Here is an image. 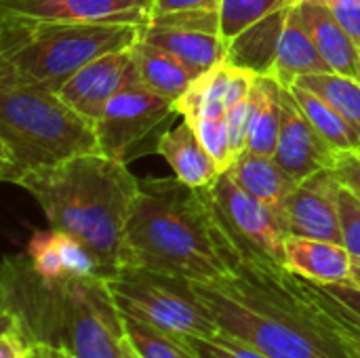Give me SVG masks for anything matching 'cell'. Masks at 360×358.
I'll list each match as a JSON object with an SVG mask.
<instances>
[{
    "label": "cell",
    "instance_id": "6da1fadb",
    "mask_svg": "<svg viewBox=\"0 0 360 358\" xmlns=\"http://www.w3.org/2000/svg\"><path fill=\"white\" fill-rule=\"evenodd\" d=\"M194 287L228 340L270 358H348L314 285L283 266L243 260L228 276Z\"/></svg>",
    "mask_w": 360,
    "mask_h": 358
},
{
    "label": "cell",
    "instance_id": "7a4b0ae2",
    "mask_svg": "<svg viewBox=\"0 0 360 358\" xmlns=\"http://www.w3.org/2000/svg\"><path fill=\"white\" fill-rule=\"evenodd\" d=\"M240 255L224 234L205 188H192L177 177L139 181L133 200L120 268H143L192 283L228 276Z\"/></svg>",
    "mask_w": 360,
    "mask_h": 358
},
{
    "label": "cell",
    "instance_id": "3957f363",
    "mask_svg": "<svg viewBox=\"0 0 360 358\" xmlns=\"http://www.w3.org/2000/svg\"><path fill=\"white\" fill-rule=\"evenodd\" d=\"M0 314L11 317L30 344H53L76 358H124V317L101 276L46 281L25 253L6 255Z\"/></svg>",
    "mask_w": 360,
    "mask_h": 358
},
{
    "label": "cell",
    "instance_id": "277c9868",
    "mask_svg": "<svg viewBox=\"0 0 360 358\" xmlns=\"http://www.w3.org/2000/svg\"><path fill=\"white\" fill-rule=\"evenodd\" d=\"M139 181L127 162L95 152L36 171L19 188L40 205L49 228L82 243L101 276L110 279L120 270L124 228Z\"/></svg>",
    "mask_w": 360,
    "mask_h": 358
},
{
    "label": "cell",
    "instance_id": "5b68a950",
    "mask_svg": "<svg viewBox=\"0 0 360 358\" xmlns=\"http://www.w3.org/2000/svg\"><path fill=\"white\" fill-rule=\"evenodd\" d=\"M141 23H84L0 11V82L59 93L93 59L131 49Z\"/></svg>",
    "mask_w": 360,
    "mask_h": 358
},
{
    "label": "cell",
    "instance_id": "8992f818",
    "mask_svg": "<svg viewBox=\"0 0 360 358\" xmlns=\"http://www.w3.org/2000/svg\"><path fill=\"white\" fill-rule=\"evenodd\" d=\"M99 152L95 120L59 93L0 82V179L19 186L36 171Z\"/></svg>",
    "mask_w": 360,
    "mask_h": 358
},
{
    "label": "cell",
    "instance_id": "52a82bcc",
    "mask_svg": "<svg viewBox=\"0 0 360 358\" xmlns=\"http://www.w3.org/2000/svg\"><path fill=\"white\" fill-rule=\"evenodd\" d=\"M108 287L122 317L179 338H217L219 325L192 281L143 268H120Z\"/></svg>",
    "mask_w": 360,
    "mask_h": 358
},
{
    "label": "cell",
    "instance_id": "ba28073f",
    "mask_svg": "<svg viewBox=\"0 0 360 358\" xmlns=\"http://www.w3.org/2000/svg\"><path fill=\"white\" fill-rule=\"evenodd\" d=\"M205 190L240 262L255 260L285 268V241L289 234L276 211L247 194L228 171Z\"/></svg>",
    "mask_w": 360,
    "mask_h": 358
},
{
    "label": "cell",
    "instance_id": "9c48e42d",
    "mask_svg": "<svg viewBox=\"0 0 360 358\" xmlns=\"http://www.w3.org/2000/svg\"><path fill=\"white\" fill-rule=\"evenodd\" d=\"M171 114H175V101L154 93L135 76L110 99L95 120L99 152L129 162L133 150Z\"/></svg>",
    "mask_w": 360,
    "mask_h": 358
},
{
    "label": "cell",
    "instance_id": "30bf717a",
    "mask_svg": "<svg viewBox=\"0 0 360 358\" xmlns=\"http://www.w3.org/2000/svg\"><path fill=\"white\" fill-rule=\"evenodd\" d=\"M141 40L171 53L196 76L228 61L219 11H175L152 15Z\"/></svg>",
    "mask_w": 360,
    "mask_h": 358
},
{
    "label": "cell",
    "instance_id": "8fae6325",
    "mask_svg": "<svg viewBox=\"0 0 360 358\" xmlns=\"http://www.w3.org/2000/svg\"><path fill=\"white\" fill-rule=\"evenodd\" d=\"M340 188L342 181L333 169L319 171L316 175L295 184L283 209L287 234L344 245L338 203Z\"/></svg>",
    "mask_w": 360,
    "mask_h": 358
},
{
    "label": "cell",
    "instance_id": "7c38bea8",
    "mask_svg": "<svg viewBox=\"0 0 360 358\" xmlns=\"http://www.w3.org/2000/svg\"><path fill=\"white\" fill-rule=\"evenodd\" d=\"M338 158L340 154L321 137V133L300 108L291 87H283V118L274 160L285 171V175L293 184H300L319 171L335 169Z\"/></svg>",
    "mask_w": 360,
    "mask_h": 358
},
{
    "label": "cell",
    "instance_id": "4fadbf2b",
    "mask_svg": "<svg viewBox=\"0 0 360 358\" xmlns=\"http://www.w3.org/2000/svg\"><path fill=\"white\" fill-rule=\"evenodd\" d=\"M137 76L133 65V46L101 55L78 70L59 91L61 99L80 114L97 120L110 99Z\"/></svg>",
    "mask_w": 360,
    "mask_h": 358
},
{
    "label": "cell",
    "instance_id": "5bb4252c",
    "mask_svg": "<svg viewBox=\"0 0 360 358\" xmlns=\"http://www.w3.org/2000/svg\"><path fill=\"white\" fill-rule=\"evenodd\" d=\"M154 0H0V11L84 23H141L152 17Z\"/></svg>",
    "mask_w": 360,
    "mask_h": 358
},
{
    "label": "cell",
    "instance_id": "9a60e30c",
    "mask_svg": "<svg viewBox=\"0 0 360 358\" xmlns=\"http://www.w3.org/2000/svg\"><path fill=\"white\" fill-rule=\"evenodd\" d=\"M255 76L236 63L224 61L200 74L175 103V114L196 120L205 114H226L228 108L249 97Z\"/></svg>",
    "mask_w": 360,
    "mask_h": 358
},
{
    "label": "cell",
    "instance_id": "2e32d148",
    "mask_svg": "<svg viewBox=\"0 0 360 358\" xmlns=\"http://www.w3.org/2000/svg\"><path fill=\"white\" fill-rule=\"evenodd\" d=\"M25 255L34 270L46 281L101 276L99 264L93 253L76 238L53 228L44 232H34L27 243Z\"/></svg>",
    "mask_w": 360,
    "mask_h": 358
},
{
    "label": "cell",
    "instance_id": "e0dca14e",
    "mask_svg": "<svg viewBox=\"0 0 360 358\" xmlns=\"http://www.w3.org/2000/svg\"><path fill=\"white\" fill-rule=\"evenodd\" d=\"M285 268L316 285L350 283L352 255L340 243L289 234L285 241Z\"/></svg>",
    "mask_w": 360,
    "mask_h": 358
},
{
    "label": "cell",
    "instance_id": "ac0fdd59",
    "mask_svg": "<svg viewBox=\"0 0 360 358\" xmlns=\"http://www.w3.org/2000/svg\"><path fill=\"white\" fill-rule=\"evenodd\" d=\"M300 17L331 72L360 80V49L335 19L327 0H297Z\"/></svg>",
    "mask_w": 360,
    "mask_h": 358
},
{
    "label": "cell",
    "instance_id": "d6986e66",
    "mask_svg": "<svg viewBox=\"0 0 360 358\" xmlns=\"http://www.w3.org/2000/svg\"><path fill=\"white\" fill-rule=\"evenodd\" d=\"M156 150L171 165L175 177L192 188H207L224 173L186 118L175 129L160 135Z\"/></svg>",
    "mask_w": 360,
    "mask_h": 358
},
{
    "label": "cell",
    "instance_id": "ffe728a7",
    "mask_svg": "<svg viewBox=\"0 0 360 358\" xmlns=\"http://www.w3.org/2000/svg\"><path fill=\"white\" fill-rule=\"evenodd\" d=\"M323 72H331V68L319 53L308 27L300 17V8L295 2L283 25L270 76H274L281 82V87H293V82L300 76Z\"/></svg>",
    "mask_w": 360,
    "mask_h": 358
},
{
    "label": "cell",
    "instance_id": "44dd1931",
    "mask_svg": "<svg viewBox=\"0 0 360 358\" xmlns=\"http://www.w3.org/2000/svg\"><path fill=\"white\" fill-rule=\"evenodd\" d=\"M226 171L247 194H251L253 198L276 211L283 219L285 200L295 184L285 175V171L278 167L274 156H264L245 150L234 158V162Z\"/></svg>",
    "mask_w": 360,
    "mask_h": 358
},
{
    "label": "cell",
    "instance_id": "7402d4cb",
    "mask_svg": "<svg viewBox=\"0 0 360 358\" xmlns=\"http://www.w3.org/2000/svg\"><path fill=\"white\" fill-rule=\"evenodd\" d=\"M283 118V87L274 76H255L249 97V141L247 150L274 156Z\"/></svg>",
    "mask_w": 360,
    "mask_h": 358
},
{
    "label": "cell",
    "instance_id": "603a6c76",
    "mask_svg": "<svg viewBox=\"0 0 360 358\" xmlns=\"http://www.w3.org/2000/svg\"><path fill=\"white\" fill-rule=\"evenodd\" d=\"M133 65L141 84H146L148 89H152L162 97L173 99L175 103L198 78L190 68H186L171 53L141 38L133 44Z\"/></svg>",
    "mask_w": 360,
    "mask_h": 358
},
{
    "label": "cell",
    "instance_id": "cb8c5ba5",
    "mask_svg": "<svg viewBox=\"0 0 360 358\" xmlns=\"http://www.w3.org/2000/svg\"><path fill=\"white\" fill-rule=\"evenodd\" d=\"M293 97L297 99L300 108L304 110V114L308 116V120L314 124V129L321 133V137L342 156V154H350V152H359L360 150V137L359 133L316 93L304 89L302 84H293L291 87Z\"/></svg>",
    "mask_w": 360,
    "mask_h": 358
},
{
    "label": "cell",
    "instance_id": "d4e9b609",
    "mask_svg": "<svg viewBox=\"0 0 360 358\" xmlns=\"http://www.w3.org/2000/svg\"><path fill=\"white\" fill-rule=\"evenodd\" d=\"M293 84H302L323 97L360 137V80L338 72H323L300 76Z\"/></svg>",
    "mask_w": 360,
    "mask_h": 358
},
{
    "label": "cell",
    "instance_id": "484cf974",
    "mask_svg": "<svg viewBox=\"0 0 360 358\" xmlns=\"http://www.w3.org/2000/svg\"><path fill=\"white\" fill-rule=\"evenodd\" d=\"M297 0H224L221 2V32L226 44L238 40L257 23L289 11Z\"/></svg>",
    "mask_w": 360,
    "mask_h": 358
},
{
    "label": "cell",
    "instance_id": "4316f807",
    "mask_svg": "<svg viewBox=\"0 0 360 358\" xmlns=\"http://www.w3.org/2000/svg\"><path fill=\"white\" fill-rule=\"evenodd\" d=\"M124 333L141 358H198L184 338L124 317Z\"/></svg>",
    "mask_w": 360,
    "mask_h": 358
},
{
    "label": "cell",
    "instance_id": "83f0119b",
    "mask_svg": "<svg viewBox=\"0 0 360 358\" xmlns=\"http://www.w3.org/2000/svg\"><path fill=\"white\" fill-rule=\"evenodd\" d=\"M196 129L198 137L215 158L221 171H226L234 162V152L230 143V131H228V118L226 114H205L196 120H190Z\"/></svg>",
    "mask_w": 360,
    "mask_h": 358
},
{
    "label": "cell",
    "instance_id": "f1b7e54d",
    "mask_svg": "<svg viewBox=\"0 0 360 358\" xmlns=\"http://www.w3.org/2000/svg\"><path fill=\"white\" fill-rule=\"evenodd\" d=\"M184 342L192 348L198 358H270L264 352L240 344L236 340H228L224 335L217 338H184Z\"/></svg>",
    "mask_w": 360,
    "mask_h": 358
},
{
    "label": "cell",
    "instance_id": "f546056e",
    "mask_svg": "<svg viewBox=\"0 0 360 358\" xmlns=\"http://www.w3.org/2000/svg\"><path fill=\"white\" fill-rule=\"evenodd\" d=\"M340 222L344 234V247L350 251L352 257L360 260V198L342 184L340 188Z\"/></svg>",
    "mask_w": 360,
    "mask_h": 358
},
{
    "label": "cell",
    "instance_id": "4dcf8cb0",
    "mask_svg": "<svg viewBox=\"0 0 360 358\" xmlns=\"http://www.w3.org/2000/svg\"><path fill=\"white\" fill-rule=\"evenodd\" d=\"M314 289H316V293L321 295V300L325 302V306L331 312L333 327H335V331H338V335H340V340L344 344V350H346L348 358H360V325L354 319H350L319 285H314Z\"/></svg>",
    "mask_w": 360,
    "mask_h": 358
},
{
    "label": "cell",
    "instance_id": "1f68e13d",
    "mask_svg": "<svg viewBox=\"0 0 360 358\" xmlns=\"http://www.w3.org/2000/svg\"><path fill=\"white\" fill-rule=\"evenodd\" d=\"M30 346L21 327L11 317L0 314V358H27Z\"/></svg>",
    "mask_w": 360,
    "mask_h": 358
},
{
    "label": "cell",
    "instance_id": "d6a6232c",
    "mask_svg": "<svg viewBox=\"0 0 360 358\" xmlns=\"http://www.w3.org/2000/svg\"><path fill=\"white\" fill-rule=\"evenodd\" d=\"M316 285V283H314ZM350 319H354L360 325V289L350 283H338V285H319Z\"/></svg>",
    "mask_w": 360,
    "mask_h": 358
},
{
    "label": "cell",
    "instance_id": "836d02e7",
    "mask_svg": "<svg viewBox=\"0 0 360 358\" xmlns=\"http://www.w3.org/2000/svg\"><path fill=\"white\" fill-rule=\"evenodd\" d=\"M335 19L360 49V2L359 0H335L329 2Z\"/></svg>",
    "mask_w": 360,
    "mask_h": 358
},
{
    "label": "cell",
    "instance_id": "e575fe53",
    "mask_svg": "<svg viewBox=\"0 0 360 358\" xmlns=\"http://www.w3.org/2000/svg\"><path fill=\"white\" fill-rule=\"evenodd\" d=\"M224 0H154L152 15H165L175 11H219Z\"/></svg>",
    "mask_w": 360,
    "mask_h": 358
},
{
    "label": "cell",
    "instance_id": "d590c367",
    "mask_svg": "<svg viewBox=\"0 0 360 358\" xmlns=\"http://www.w3.org/2000/svg\"><path fill=\"white\" fill-rule=\"evenodd\" d=\"M335 175L340 177V181L344 186H348L356 196L360 198V154L359 152H350V154H342L338 158L335 165Z\"/></svg>",
    "mask_w": 360,
    "mask_h": 358
},
{
    "label": "cell",
    "instance_id": "8d00e7d4",
    "mask_svg": "<svg viewBox=\"0 0 360 358\" xmlns=\"http://www.w3.org/2000/svg\"><path fill=\"white\" fill-rule=\"evenodd\" d=\"M27 358H76V357H74V354H70L68 350L59 348V346L36 342V344H32V346H30Z\"/></svg>",
    "mask_w": 360,
    "mask_h": 358
},
{
    "label": "cell",
    "instance_id": "74e56055",
    "mask_svg": "<svg viewBox=\"0 0 360 358\" xmlns=\"http://www.w3.org/2000/svg\"><path fill=\"white\" fill-rule=\"evenodd\" d=\"M350 285L360 289V260L352 257V272H350Z\"/></svg>",
    "mask_w": 360,
    "mask_h": 358
},
{
    "label": "cell",
    "instance_id": "f35d334b",
    "mask_svg": "<svg viewBox=\"0 0 360 358\" xmlns=\"http://www.w3.org/2000/svg\"><path fill=\"white\" fill-rule=\"evenodd\" d=\"M124 358H141L137 354V350L133 348V344L127 340V344H124Z\"/></svg>",
    "mask_w": 360,
    "mask_h": 358
},
{
    "label": "cell",
    "instance_id": "ab89813d",
    "mask_svg": "<svg viewBox=\"0 0 360 358\" xmlns=\"http://www.w3.org/2000/svg\"><path fill=\"white\" fill-rule=\"evenodd\" d=\"M327 2H335V0H327ZM359 2H360V0H359Z\"/></svg>",
    "mask_w": 360,
    "mask_h": 358
},
{
    "label": "cell",
    "instance_id": "60d3db41",
    "mask_svg": "<svg viewBox=\"0 0 360 358\" xmlns=\"http://www.w3.org/2000/svg\"><path fill=\"white\" fill-rule=\"evenodd\" d=\"M359 154H360V150H359Z\"/></svg>",
    "mask_w": 360,
    "mask_h": 358
}]
</instances>
